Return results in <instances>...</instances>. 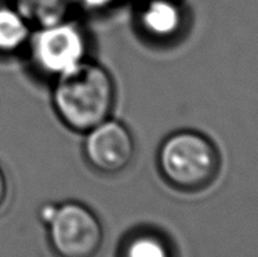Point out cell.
<instances>
[{"label":"cell","mask_w":258,"mask_h":257,"mask_svg":"<svg viewBox=\"0 0 258 257\" xmlns=\"http://www.w3.org/2000/svg\"><path fill=\"white\" fill-rule=\"evenodd\" d=\"M115 102L112 75L89 58L54 79L51 104L58 119L72 131L85 134L109 119Z\"/></svg>","instance_id":"obj_1"},{"label":"cell","mask_w":258,"mask_h":257,"mask_svg":"<svg viewBox=\"0 0 258 257\" xmlns=\"http://www.w3.org/2000/svg\"><path fill=\"white\" fill-rule=\"evenodd\" d=\"M221 152L210 137L182 129L164 138L158 151V169L170 187L196 194L210 188L221 172Z\"/></svg>","instance_id":"obj_2"},{"label":"cell","mask_w":258,"mask_h":257,"mask_svg":"<svg viewBox=\"0 0 258 257\" xmlns=\"http://www.w3.org/2000/svg\"><path fill=\"white\" fill-rule=\"evenodd\" d=\"M27 48L33 68L40 75L55 79L87 60L89 37L80 24L63 18L36 26Z\"/></svg>","instance_id":"obj_3"},{"label":"cell","mask_w":258,"mask_h":257,"mask_svg":"<svg viewBox=\"0 0 258 257\" xmlns=\"http://www.w3.org/2000/svg\"><path fill=\"white\" fill-rule=\"evenodd\" d=\"M48 245L55 257H97L104 245V228L93 210L80 202L55 206L47 224Z\"/></svg>","instance_id":"obj_4"},{"label":"cell","mask_w":258,"mask_h":257,"mask_svg":"<svg viewBox=\"0 0 258 257\" xmlns=\"http://www.w3.org/2000/svg\"><path fill=\"white\" fill-rule=\"evenodd\" d=\"M83 155L86 162L98 173H120L134 159V137L124 123L109 118L86 131Z\"/></svg>","instance_id":"obj_5"},{"label":"cell","mask_w":258,"mask_h":257,"mask_svg":"<svg viewBox=\"0 0 258 257\" xmlns=\"http://www.w3.org/2000/svg\"><path fill=\"white\" fill-rule=\"evenodd\" d=\"M137 24L149 40L171 44L181 40L189 29V13L182 0H143Z\"/></svg>","instance_id":"obj_6"},{"label":"cell","mask_w":258,"mask_h":257,"mask_svg":"<svg viewBox=\"0 0 258 257\" xmlns=\"http://www.w3.org/2000/svg\"><path fill=\"white\" fill-rule=\"evenodd\" d=\"M32 24L27 17L9 3H0V56H16L28 47L32 36Z\"/></svg>","instance_id":"obj_7"},{"label":"cell","mask_w":258,"mask_h":257,"mask_svg":"<svg viewBox=\"0 0 258 257\" xmlns=\"http://www.w3.org/2000/svg\"><path fill=\"white\" fill-rule=\"evenodd\" d=\"M120 257H173V250L169 239L160 232L138 230L124 239Z\"/></svg>","instance_id":"obj_8"},{"label":"cell","mask_w":258,"mask_h":257,"mask_svg":"<svg viewBox=\"0 0 258 257\" xmlns=\"http://www.w3.org/2000/svg\"><path fill=\"white\" fill-rule=\"evenodd\" d=\"M32 26H42L67 18L71 0H13Z\"/></svg>","instance_id":"obj_9"},{"label":"cell","mask_w":258,"mask_h":257,"mask_svg":"<svg viewBox=\"0 0 258 257\" xmlns=\"http://www.w3.org/2000/svg\"><path fill=\"white\" fill-rule=\"evenodd\" d=\"M116 0H71L72 7H78L89 14L105 13L109 7L115 5Z\"/></svg>","instance_id":"obj_10"},{"label":"cell","mask_w":258,"mask_h":257,"mask_svg":"<svg viewBox=\"0 0 258 257\" xmlns=\"http://www.w3.org/2000/svg\"><path fill=\"white\" fill-rule=\"evenodd\" d=\"M7 195H9V181H7L3 169L0 168V209L5 206Z\"/></svg>","instance_id":"obj_11"}]
</instances>
